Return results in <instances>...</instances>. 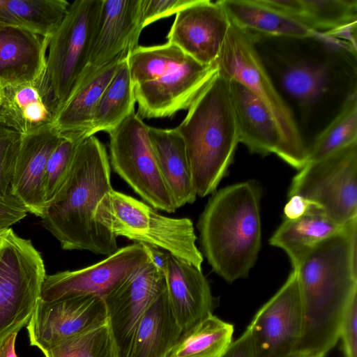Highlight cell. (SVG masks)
Segmentation results:
<instances>
[{
	"mask_svg": "<svg viewBox=\"0 0 357 357\" xmlns=\"http://www.w3.org/2000/svg\"><path fill=\"white\" fill-rule=\"evenodd\" d=\"M294 269L303 312L295 351L326 355L339 340L341 321L357 294V218L315 245Z\"/></svg>",
	"mask_w": 357,
	"mask_h": 357,
	"instance_id": "6da1fadb",
	"label": "cell"
},
{
	"mask_svg": "<svg viewBox=\"0 0 357 357\" xmlns=\"http://www.w3.org/2000/svg\"><path fill=\"white\" fill-rule=\"evenodd\" d=\"M105 146L95 136L79 144L68 173L41 216L43 227L64 250H87L109 256L116 238L96 220L98 204L112 190Z\"/></svg>",
	"mask_w": 357,
	"mask_h": 357,
	"instance_id": "7a4b0ae2",
	"label": "cell"
},
{
	"mask_svg": "<svg viewBox=\"0 0 357 357\" xmlns=\"http://www.w3.org/2000/svg\"><path fill=\"white\" fill-rule=\"evenodd\" d=\"M261 195L252 181L228 185L213 193L199 218L202 255L228 283L248 277L257 259Z\"/></svg>",
	"mask_w": 357,
	"mask_h": 357,
	"instance_id": "3957f363",
	"label": "cell"
},
{
	"mask_svg": "<svg viewBox=\"0 0 357 357\" xmlns=\"http://www.w3.org/2000/svg\"><path fill=\"white\" fill-rule=\"evenodd\" d=\"M175 129L184 143L197 196L213 194L239 143L229 81L219 70Z\"/></svg>",
	"mask_w": 357,
	"mask_h": 357,
	"instance_id": "277c9868",
	"label": "cell"
},
{
	"mask_svg": "<svg viewBox=\"0 0 357 357\" xmlns=\"http://www.w3.org/2000/svg\"><path fill=\"white\" fill-rule=\"evenodd\" d=\"M218 70L227 78L247 87L267 108L279 130L281 143L277 155L300 170L306 165L307 151L300 129L264 66L253 34L231 22L220 54Z\"/></svg>",
	"mask_w": 357,
	"mask_h": 357,
	"instance_id": "5b68a950",
	"label": "cell"
},
{
	"mask_svg": "<svg viewBox=\"0 0 357 357\" xmlns=\"http://www.w3.org/2000/svg\"><path fill=\"white\" fill-rule=\"evenodd\" d=\"M96 218L116 237L157 247L202 269L204 257L190 218L163 215L149 204L114 189L100 201Z\"/></svg>",
	"mask_w": 357,
	"mask_h": 357,
	"instance_id": "8992f818",
	"label": "cell"
},
{
	"mask_svg": "<svg viewBox=\"0 0 357 357\" xmlns=\"http://www.w3.org/2000/svg\"><path fill=\"white\" fill-rule=\"evenodd\" d=\"M47 274L31 240L10 227L0 231V341L29 321Z\"/></svg>",
	"mask_w": 357,
	"mask_h": 357,
	"instance_id": "52a82bcc",
	"label": "cell"
},
{
	"mask_svg": "<svg viewBox=\"0 0 357 357\" xmlns=\"http://www.w3.org/2000/svg\"><path fill=\"white\" fill-rule=\"evenodd\" d=\"M103 0H76L50 37L45 74L58 112L72 96L88 66Z\"/></svg>",
	"mask_w": 357,
	"mask_h": 357,
	"instance_id": "ba28073f",
	"label": "cell"
},
{
	"mask_svg": "<svg viewBox=\"0 0 357 357\" xmlns=\"http://www.w3.org/2000/svg\"><path fill=\"white\" fill-rule=\"evenodd\" d=\"M149 127L133 111L108 132L110 165L153 208L174 213L178 208L160 173Z\"/></svg>",
	"mask_w": 357,
	"mask_h": 357,
	"instance_id": "9c48e42d",
	"label": "cell"
},
{
	"mask_svg": "<svg viewBox=\"0 0 357 357\" xmlns=\"http://www.w3.org/2000/svg\"><path fill=\"white\" fill-rule=\"evenodd\" d=\"M294 195L340 225L356 218L357 142L298 170L288 192Z\"/></svg>",
	"mask_w": 357,
	"mask_h": 357,
	"instance_id": "30bf717a",
	"label": "cell"
},
{
	"mask_svg": "<svg viewBox=\"0 0 357 357\" xmlns=\"http://www.w3.org/2000/svg\"><path fill=\"white\" fill-rule=\"evenodd\" d=\"M149 260L144 246L135 243L89 266L47 275L40 300L52 302L94 295L104 298Z\"/></svg>",
	"mask_w": 357,
	"mask_h": 357,
	"instance_id": "8fae6325",
	"label": "cell"
},
{
	"mask_svg": "<svg viewBox=\"0 0 357 357\" xmlns=\"http://www.w3.org/2000/svg\"><path fill=\"white\" fill-rule=\"evenodd\" d=\"M303 324L297 272L293 268L284 284L257 311L248 326L256 357H287L294 352Z\"/></svg>",
	"mask_w": 357,
	"mask_h": 357,
	"instance_id": "7c38bea8",
	"label": "cell"
},
{
	"mask_svg": "<svg viewBox=\"0 0 357 357\" xmlns=\"http://www.w3.org/2000/svg\"><path fill=\"white\" fill-rule=\"evenodd\" d=\"M107 324L102 297L94 295L38 302L26 325L30 344L42 352L60 342Z\"/></svg>",
	"mask_w": 357,
	"mask_h": 357,
	"instance_id": "4fadbf2b",
	"label": "cell"
},
{
	"mask_svg": "<svg viewBox=\"0 0 357 357\" xmlns=\"http://www.w3.org/2000/svg\"><path fill=\"white\" fill-rule=\"evenodd\" d=\"M165 288V275L149 260L103 299L107 324L119 357H128L133 335L144 312Z\"/></svg>",
	"mask_w": 357,
	"mask_h": 357,
	"instance_id": "5bb4252c",
	"label": "cell"
},
{
	"mask_svg": "<svg viewBox=\"0 0 357 357\" xmlns=\"http://www.w3.org/2000/svg\"><path fill=\"white\" fill-rule=\"evenodd\" d=\"M218 70L216 63L206 65L188 56L162 76L134 85L137 114L142 119L163 118L188 109Z\"/></svg>",
	"mask_w": 357,
	"mask_h": 357,
	"instance_id": "9a60e30c",
	"label": "cell"
},
{
	"mask_svg": "<svg viewBox=\"0 0 357 357\" xmlns=\"http://www.w3.org/2000/svg\"><path fill=\"white\" fill-rule=\"evenodd\" d=\"M230 24L218 1L195 0L176 14L167 42L201 63L215 64Z\"/></svg>",
	"mask_w": 357,
	"mask_h": 357,
	"instance_id": "2e32d148",
	"label": "cell"
},
{
	"mask_svg": "<svg viewBox=\"0 0 357 357\" xmlns=\"http://www.w3.org/2000/svg\"><path fill=\"white\" fill-rule=\"evenodd\" d=\"M141 13L142 0H103L88 66L80 82L122 53L138 47L144 29Z\"/></svg>",
	"mask_w": 357,
	"mask_h": 357,
	"instance_id": "e0dca14e",
	"label": "cell"
},
{
	"mask_svg": "<svg viewBox=\"0 0 357 357\" xmlns=\"http://www.w3.org/2000/svg\"><path fill=\"white\" fill-rule=\"evenodd\" d=\"M61 133L49 125L22 135L10 193L29 212L41 218L45 206L44 178L48 159Z\"/></svg>",
	"mask_w": 357,
	"mask_h": 357,
	"instance_id": "ac0fdd59",
	"label": "cell"
},
{
	"mask_svg": "<svg viewBox=\"0 0 357 357\" xmlns=\"http://www.w3.org/2000/svg\"><path fill=\"white\" fill-rule=\"evenodd\" d=\"M163 273L169 302L182 333L213 314L215 301L202 269L169 253Z\"/></svg>",
	"mask_w": 357,
	"mask_h": 357,
	"instance_id": "d6986e66",
	"label": "cell"
},
{
	"mask_svg": "<svg viewBox=\"0 0 357 357\" xmlns=\"http://www.w3.org/2000/svg\"><path fill=\"white\" fill-rule=\"evenodd\" d=\"M57 112L45 72L33 81L1 87L0 117L22 135L52 125Z\"/></svg>",
	"mask_w": 357,
	"mask_h": 357,
	"instance_id": "ffe728a7",
	"label": "cell"
},
{
	"mask_svg": "<svg viewBox=\"0 0 357 357\" xmlns=\"http://www.w3.org/2000/svg\"><path fill=\"white\" fill-rule=\"evenodd\" d=\"M50 40L0 22V86L40 77L45 72Z\"/></svg>",
	"mask_w": 357,
	"mask_h": 357,
	"instance_id": "44dd1931",
	"label": "cell"
},
{
	"mask_svg": "<svg viewBox=\"0 0 357 357\" xmlns=\"http://www.w3.org/2000/svg\"><path fill=\"white\" fill-rule=\"evenodd\" d=\"M227 79L239 142L251 153L277 154L281 137L271 114L247 87L234 79Z\"/></svg>",
	"mask_w": 357,
	"mask_h": 357,
	"instance_id": "7402d4cb",
	"label": "cell"
},
{
	"mask_svg": "<svg viewBox=\"0 0 357 357\" xmlns=\"http://www.w3.org/2000/svg\"><path fill=\"white\" fill-rule=\"evenodd\" d=\"M265 3L315 32L342 42L356 28V0H266Z\"/></svg>",
	"mask_w": 357,
	"mask_h": 357,
	"instance_id": "603a6c76",
	"label": "cell"
},
{
	"mask_svg": "<svg viewBox=\"0 0 357 357\" xmlns=\"http://www.w3.org/2000/svg\"><path fill=\"white\" fill-rule=\"evenodd\" d=\"M218 2L230 22L248 32L268 36L317 38L329 45L339 43L264 5L260 0H219Z\"/></svg>",
	"mask_w": 357,
	"mask_h": 357,
	"instance_id": "cb8c5ba5",
	"label": "cell"
},
{
	"mask_svg": "<svg viewBox=\"0 0 357 357\" xmlns=\"http://www.w3.org/2000/svg\"><path fill=\"white\" fill-rule=\"evenodd\" d=\"M129 52L122 53L79 84L52 124L61 134L90 136L93 114L101 96Z\"/></svg>",
	"mask_w": 357,
	"mask_h": 357,
	"instance_id": "d4e9b609",
	"label": "cell"
},
{
	"mask_svg": "<svg viewBox=\"0 0 357 357\" xmlns=\"http://www.w3.org/2000/svg\"><path fill=\"white\" fill-rule=\"evenodd\" d=\"M181 335L165 287L139 319L128 357H168Z\"/></svg>",
	"mask_w": 357,
	"mask_h": 357,
	"instance_id": "484cf974",
	"label": "cell"
},
{
	"mask_svg": "<svg viewBox=\"0 0 357 357\" xmlns=\"http://www.w3.org/2000/svg\"><path fill=\"white\" fill-rule=\"evenodd\" d=\"M149 136L162 176L177 208L197 197L182 138L175 128L149 127Z\"/></svg>",
	"mask_w": 357,
	"mask_h": 357,
	"instance_id": "4316f807",
	"label": "cell"
},
{
	"mask_svg": "<svg viewBox=\"0 0 357 357\" xmlns=\"http://www.w3.org/2000/svg\"><path fill=\"white\" fill-rule=\"evenodd\" d=\"M344 225L334 221L313 206L298 218L284 219L270 238L269 243L283 250L295 268L306 253L338 231Z\"/></svg>",
	"mask_w": 357,
	"mask_h": 357,
	"instance_id": "83f0119b",
	"label": "cell"
},
{
	"mask_svg": "<svg viewBox=\"0 0 357 357\" xmlns=\"http://www.w3.org/2000/svg\"><path fill=\"white\" fill-rule=\"evenodd\" d=\"M69 6L66 0H0V22L50 38Z\"/></svg>",
	"mask_w": 357,
	"mask_h": 357,
	"instance_id": "f1b7e54d",
	"label": "cell"
},
{
	"mask_svg": "<svg viewBox=\"0 0 357 357\" xmlns=\"http://www.w3.org/2000/svg\"><path fill=\"white\" fill-rule=\"evenodd\" d=\"M284 67L279 75L280 86L298 105H314L330 91V66L301 59L288 63Z\"/></svg>",
	"mask_w": 357,
	"mask_h": 357,
	"instance_id": "f546056e",
	"label": "cell"
},
{
	"mask_svg": "<svg viewBox=\"0 0 357 357\" xmlns=\"http://www.w3.org/2000/svg\"><path fill=\"white\" fill-rule=\"evenodd\" d=\"M135 102L134 85L126 58L101 96L93 114L90 136L100 131L109 132L135 111Z\"/></svg>",
	"mask_w": 357,
	"mask_h": 357,
	"instance_id": "4dcf8cb0",
	"label": "cell"
},
{
	"mask_svg": "<svg viewBox=\"0 0 357 357\" xmlns=\"http://www.w3.org/2000/svg\"><path fill=\"white\" fill-rule=\"evenodd\" d=\"M233 333L232 324L211 314L183 333L168 357H220Z\"/></svg>",
	"mask_w": 357,
	"mask_h": 357,
	"instance_id": "1f68e13d",
	"label": "cell"
},
{
	"mask_svg": "<svg viewBox=\"0 0 357 357\" xmlns=\"http://www.w3.org/2000/svg\"><path fill=\"white\" fill-rule=\"evenodd\" d=\"M357 142V92L350 93L340 112L307 149L306 164L322 160Z\"/></svg>",
	"mask_w": 357,
	"mask_h": 357,
	"instance_id": "d6a6232c",
	"label": "cell"
},
{
	"mask_svg": "<svg viewBox=\"0 0 357 357\" xmlns=\"http://www.w3.org/2000/svg\"><path fill=\"white\" fill-rule=\"evenodd\" d=\"M187 56L176 45L138 46L128 53V66L133 85L154 80L176 68Z\"/></svg>",
	"mask_w": 357,
	"mask_h": 357,
	"instance_id": "836d02e7",
	"label": "cell"
},
{
	"mask_svg": "<svg viewBox=\"0 0 357 357\" xmlns=\"http://www.w3.org/2000/svg\"><path fill=\"white\" fill-rule=\"evenodd\" d=\"M43 353L45 357H119L107 324L66 339Z\"/></svg>",
	"mask_w": 357,
	"mask_h": 357,
	"instance_id": "e575fe53",
	"label": "cell"
},
{
	"mask_svg": "<svg viewBox=\"0 0 357 357\" xmlns=\"http://www.w3.org/2000/svg\"><path fill=\"white\" fill-rule=\"evenodd\" d=\"M61 135V139L52 152L45 170L44 192L46 206L54 199L64 181L79 144L87 137L70 133Z\"/></svg>",
	"mask_w": 357,
	"mask_h": 357,
	"instance_id": "d590c367",
	"label": "cell"
},
{
	"mask_svg": "<svg viewBox=\"0 0 357 357\" xmlns=\"http://www.w3.org/2000/svg\"><path fill=\"white\" fill-rule=\"evenodd\" d=\"M22 134L0 117V195L10 194L13 170Z\"/></svg>",
	"mask_w": 357,
	"mask_h": 357,
	"instance_id": "8d00e7d4",
	"label": "cell"
},
{
	"mask_svg": "<svg viewBox=\"0 0 357 357\" xmlns=\"http://www.w3.org/2000/svg\"><path fill=\"white\" fill-rule=\"evenodd\" d=\"M195 0H142L141 20L143 27L176 14Z\"/></svg>",
	"mask_w": 357,
	"mask_h": 357,
	"instance_id": "74e56055",
	"label": "cell"
},
{
	"mask_svg": "<svg viewBox=\"0 0 357 357\" xmlns=\"http://www.w3.org/2000/svg\"><path fill=\"white\" fill-rule=\"evenodd\" d=\"M339 338L344 357H357V294L349 302L341 321Z\"/></svg>",
	"mask_w": 357,
	"mask_h": 357,
	"instance_id": "f35d334b",
	"label": "cell"
},
{
	"mask_svg": "<svg viewBox=\"0 0 357 357\" xmlns=\"http://www.w3.org/2000/svg\"><path fill=\"white\" fill-rule=\"evenodd\" d=\"M24 206L10 193L0 195V231L10 228L27 214Z\"/></svg>",
	"mask_w": 357,
	"mask_h": 357,
	"instance_id": "ab89813d",
	"label": "cell"
},
{
	"mask_svg": "<svg viewBox=\"0 0 357 357\" xmlns=\"http://www.w3.org/2000/svg\"><path fill=\"white\" fill-rule=\"evenodd\" d=\"M220 357H256L251 332L246 328L243 335L231 342Z\"/></svg>",
	"mask_w": 357,
	"mask_h": 357,
	"instance_id": "60d3db41",
	"label": "cell"
},
{
	"mask_svg": "<svg viewBox=\"0 0 357 357\" xmlns=\"http://www.w3.org/2000/svg\"><path fill=\"white\" fill-rule=\"evenodd\" d=\"M315 205L310 200L298 195L289 197L284 208V219L294 220L305 214Z\"/></svg>",
	"mask_w": 357,
	"mask_h": 357,
	"instance_id": "b9f144b4",
	"label": "cell"
},
{
	"mask_svg": "<svg viewBox=\"0 0 357 357\" xmlns=\"http://www.w3.org/2000/svg\"><path fill=\"white\" fill-rule=\"evenodd\" d=\"M142 245L144 246L146 250L147 251L149 257L153 265L158 269L163 272L167 264L169 253L157 247H154L148 244Z\"/></svg>",
	"mask_w": 357,
	"mask_h": 357,
	"instance_id": "7bdbcfd3",
	"label": "cell"
},
{
	"mask_svg": "<svg viewBox=\"0 0 357 357\" xmlns=\"http://www.w3.org/2000/svg\"><path fill=\"white\" fill-rule=\"evenodd\" d=\"M17 333H12L0 341V357H17L15 351Z\"/></svg>",
	"mask_w": 357,
	"mask_h": 357,
	"instance_id": "ee69618b",
	"label": "cell"
},
{
	"mask_svg": "<svg viewBox=\"0 0 357 357\" xmlns=\"http://www.w3.org/2000/svg\"><path fill=\"white\" fill-rule=\"evenodd\" d=\"M323 354L294 351L287 357H324Z\"/></svg>",
	"mask_w": 357,
	"mask_h": 357,
	"instance_id": "f6af8a7d",
	"label": "cell"
},
{
	"mask_svg": "<svg viewBox=\"0 0 357 357\" xmlns=\"http://www.w3.org/2000/svg\"><path fill=\"white\" fill-rule=\"evenodd\" d=\"M1 86H0V96H1Z\"/></svg>",
	"mask_w": 357,
	"mask_h": 357,
	"instance_id": "bcb514c9",
	"label": "cell"
}]
</instances>
